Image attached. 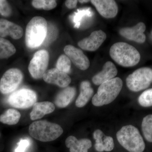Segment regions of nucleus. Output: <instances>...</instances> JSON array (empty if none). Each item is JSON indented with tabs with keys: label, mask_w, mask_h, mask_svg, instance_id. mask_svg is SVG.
I'll return each mask as SVG.
<instances>
[{
	"label": "nucleus",
	"mask_w": 152,
	"mask_h": 152,
	"mask_svg": "<svg viewBox=\"0 0 152 152\" xmlns=\"http://www.w3.org/2000/svg\"><path fill=\"white\" fill-rule=\"evenodd\" d=\"M80 95L76 101V106L77 107H84L92 96L94 91L91 83L88 81H84L81 83Z\"/></svg>",
	"instance_id": "obj_20"
},
{
	"label": "nucleus",
	"mask_w": 152,
	"mask_h": 152,
	"mask_svg": "<svg viewBox=\"0 0 152 152\" xmlns=\"http://www.w3.org/2000/svg\"><path fill=\"white\" fill-rule=\"evenodd\" d=\"M78 1L80 3H87L89 2V1H88V0H80Z\"/></svg>",
	"instance_id": "obj_33"
},
{
	"label": "nucleus",
	"mask_w": 152,
	"mask_h": 152,
	"mask_svg": "<svg viewBox=\"0 0 152 152\" xmlns=\"http://www.w3.org/2000/svg\"><path fill=\"white\" fill-rule=\"evenodd\" d=\"M118 70L113 62L107 61L104 64L102 70L93 77L92 81L95 85H100L104 82L115 78Z\"/></svg>",
	"instance_id": "obj_16"
},
{
	"label": "nucleus",
	"mask_w": 152,
	"mask_h": 152,
	"mask_svg": "<svg viewBox=\"0 0 152 152\" xmlns=\"http://www.w3.org/2000/svg\"><path fill=\"white\" fill-rule=\"evenodd\" d=\"M107 38L106 33L102 30L94 31L89 37L85 38L78 43L81 48L89 51H95L102 45Z\"/></svg>",
	"instance_id": "obj_11"
},
{
	"label": "nucleus",
	"mask_w": 152,
	"mask_h": 152,
	"mask_svg": "<svg viewBox=\"0 0 152 152\" xmlns=\"http://www.w3.org/2000/svg\"><path fill=\"white\" fill-rule=\"evenodd\" d=\"M49 54L45 50L36 52L28 66V71L34 78L39 79L43 77L48 65Z\"/></svg>",
	"instance_id": "obj_8"
},
{
	"label": "nucleus",
	"mask_w": 152,
	"mask_h": 152,
	"mask_svg": "<svg viewBox=\"0 0 152 152\" xmlns=\"http://www.w3.org/2000/svg\"><path fill=\"white\" fill-rule=\"evenodd\" d=\"M91 3L94 6L98 12L106 18H113L117 15L118 7L113 0H92Z\"/></svg>",
	"instance_id": "obj_14"
},
{
	"label": "nucleus",
	"mask_w": 152,
	"mask_h": 152,
	"mask_svg": "<svg viewBox=\"0 0 152 152\" xmlns=\"http://www.w3.org/2000/svg\"><path fill=\"white\" fill-rule=\"evenodd\" d=\"M21 71L16 68L8 70L3 75L0 80V92L7 94L14 91L23 80Z\"/></svg>",
	"instance_id": "obj_9"
},
{
	"label": "nucleus",
	"mask_w": 152,
	"mask_h": 152,
	"mask_svg": "<svg viewBox=\"0 0 152 152\" xmlns=\"http://www.w3.org/2000/svg\"><path fill=\"white\" fill-rule=\"evenodd\" d=\"M31 145V142L27 139H21L18 143L15 152H26Z\"/></svg>",
	"instance_id": "obj_28"
},
{
	"label": "nucleus",
	"mask_w": 152,
	"mask_h": 152,
	"mask_svg": "<svg viewBox=\"0 0 152 152\" xmlns=\"http://www.w3.org/2000/svg\"><path fill=\"white\" fill-rule=\"evenodd\" d=\"M110 54L116 63L125 67L136 66L141 58L140 53L134 47L122 42L116 43L112 46Z\"/></svg>",
	"instance_id": "obj_1"
},
{
	"label": "nucleus",
	"mask_w": 152,
	"mask_h": 152,
	"mask_svg": "<svg viewBox=\"0 0 152 152\" xmlns=\"http://www.w3.org/2000/svg\"><path fill=\"white\" fill-rule=\"evenodd\" d=\"M123 81L119 77H115L104 82L98 88L96 94L92 99L93 104L101 107L108 104L118 97L123 87Z\"/></svg>",
	"instance_id": "obj_4"
},
{
	"label": "nucleus",
	"mask_w": 152,
	"mask_h": 152,
	"mask_svg": "<svg viewBox=\"0 0 152 152\" xmlns=\"http://www.w3.org/2000/svg\"><path fill=\"white\" fill-rule=\"evenodd\" d=\"M78 2L77 0H67L66 1L65 5L68 8L72 9L76 7Z\"/></svg>",
	"instance_id": "obj_31"
},
{
	"label": "nucleus",
	"mask_w": 152,
	"mask_h": 152,
	"mask_svg": "<svg viewBox=\"0 0 152 152\" xmlns=\"http://www.w3.org/2000/svg\"><path fill=\"white\" fill-rule=\"evenodd\" d=\"M95 148L97 151L103 152L104 151V148L102 142L96 143L95 144Z\"/></svg>",
	"instance_id": "obj_32"
},
{
	"label": "nucleus",
	"mask_w": 152,
	"mask_h": 152,
	"mask_svg": "<svg viewBox=\"0 0 152 152\" xmlns=\"http://www.w3.org/2000/svg\"><path fill=\"white\" fill-rule=\"evenodd\" d=\"M36 93L32 90L23 88L11 94L8 102L10 105L19 109L29 108L36 103L37 100Z\"/></svg>",
	"instance_id": "obj_7"
},
{
	"label": "nucleus",
	"mask_w": 152,
	"mask_h": 152,
	"mask_svg": "<svg viewBox=\"0 0 152 152\" xmlns=\"http://www.w3.org/2000/svg\"><path fill=\"white\" fill-rule=\"evenodd\" d=\"M32 4L36 9L48 11L55 8L57 4L54 0H34L32 2Z\"/></svg>",
	"instance_id": "obj_25"
},
{
	"label": "nucleus",
	"mask_w": 152,
	"mask_h": 152,
	"mask_svg": "<svg viewBox=\"0 0 152 152\" xmlns=\"http://www.w3.org/2000/svg\"><path fill=\"white\" fill-rule=\"evenodd\" d=\"M118 142L129 152H143L145 142L137 129L131 125L124 126L117 133Z\"/></svg>",
	"instance_id": "obj_3"
},
{
	"label": "nucleus",
	"mask_w": 152,
	"mask_h": 152,
	"mask_svg": "<svg viewBox=\"0 0 152 152\" xmlns=\"http://www.w3.org/2000/svg\"><path fill=\"white\" fill-rule=\"evenodd\" d=\"M104 136V133L100 129L96 130L93 134V137L96 140V143L102 142V138Z\"/></svg>",
	"instance_id": "obj_30"
},
{
	"label": "nucleus",
	"mask_w": 152,
	"mask_h": 152,
	"mask_svg": "<svg viewBox=\"0 0 152 152\" xmlns=\"http://www.w3.org/2000/svg\"><path fill=\"white\" fill-rule=\"evenodd\" d=\"M104 151L110 152L113 150L115 147L114 140L112 137L110 136H105L103 140Z\"/></svg>",
	"instance_id": "obj_29"
},
{
	"label": "nucleus",
	"mask_w": 152,
	"mask_h": 152,
	"mask_svg": "<svg viewBox=\"0 0 152 152\" xmlns=\"http://www.w3.org/2000/svg\"><path fill=\"white\" fill-rule=\"evenodd\" d=\"M71 61L65 55L60 56L57 61L56 69L62 72L68 74L70 72Z\"/></svg>",
	"instance_id": "obj_24"
},
{
	"label": "nucleus",
	"mask_w": 152,
	"mask_h": 152,
	"mask_svg": "<svg viewBox=\"0 0 152 152\" xmlns=\"http://www.w3.org/2000/svg\"><path fill=\"white\" fill-rule=\"evenodd\" d=\"M142 129L145 139L152 142V114L144 118L142 123Z\"/></svg>",
	"instance_id": "obj_23"
},
{
	"label": "nucleus",
	"mask_w": 152,
	"mask_h": 152,
	"mask_svg": "<svg viewBox=\"0 0 152 152\" xmlns=\"http://www.w3.org/2000/svg\"><path fill=\"white\" fill-rule=\"evenodd\" d=\"M0 136H1V134H0Z\"/></svg>",
	"instance_id": "obj_35"
},
{
	"label": "nucleus",
	"mask_w": 152,
	"mask_h": 152,
	"mask_svg": "<svg viewBox=\"0 0 152 152\" xmlns=\"http://www.w3.org/2000/svg\"></svg>",
	"instance_id": "obj_34"
},
{
	"label": "nucleus",
	"mask_w": 152,
	"mask_h": 152,
	"mask_svg": "<svg viewBox=\"0 0 152 152\" xmlns=\"http://www.w3.org/2000/svg\"><path fill=\"white\" fill-rule=\"evenodd\" d=\"M152 69L148 67L137 69L126 80L128 88L133 92H139L147 88L152 82Z\"/></svg>",
	"instance_id": "obj_6"
},
{
	"label": "nucleus",
	"mask_w": 152,
	"mask_h": 152,
	"mask_svg": "<svg viewBox=\"0 0 152 152\" xmlns=\"http://www.w3.org/2000/svg\"><path fill=\"white\" fill-rule=\"evenodd\" d=\"M48 28L45 19L40 16L33 18L26 28L25 41L27 46L30 48L39 47L46 39Z\"/></svg>",
	"instance_id": "obj_2"
},
{
	"label": "nucleus",
	"mask_w": 152,
	"mask_h": 152,
	"mask_svg": "<svg viewBox=\"0 0 152 152\" xmlns=\"http://www.w3.org/2000/svg\"><path fill=\"white\" fill-rule=\"evenodd\" d=\"M145 30V25L140 22L132 27L122 28L120 30L119 33L124 38L142 44L145 41L146 36L144 34Z\"/></svg>",
	"instance_id": "obj_13"
},
{
	"label": "nucleus",
	"mask_w": 152,
	"mask_h": 152,
	"mask_svg": "<svg viewBox=\"0 0 152 152\" xmlns=\"http://www.w3.org/2000/svg\"><path fill=\"white\" fill-rule=\"evenodd\" d=\"M43 78L48 83L56 85L61 88H66L72 81L67 74L60 72L56 68L47 70Z\"/></svg>",
	"instance_id": "obj_12"
},
{
	"label": "nucleus",
	"mask_w": 152,
	"mask_h": 152,
	"mask_svg": "<svg viewBox=\"0 0 152 152\" xmlns=\"http://www.w3.org/2000/svg\"><path fill=\"white\" fill-rule=\"evenodd\" d=\"M12 13V8L8 2L4 0H0V14L3 16L8 17Z\"/></svg>",
	"instance_id": "obj_27"
},
{
	"label": "nucleus",
	"mask_w": 152,
	"mask_h": 152,
	"mask_svg": "<svg viewBox=\"0 0 152 152\" xmlns=\"http://www.w3.org/2000/svg\"><path fill=\"white\" fill-rule=\"evenodd\" d=\"M55 107L53 103L49 102H43L36 103L33 106L31 112L30 113L31 119H39L45 115L50 114L54 111Z\"/></svg>",
	"instance_id": "obj_18"
},
{
	"label": "nucleus",
	"mask_w": 152,
	"mask_h": 152,
	"mask_svg": "<svg viewBox=\"0 0 152 152\" xmlns=\"http://www.w3.org/2000/svg\"><path fill=\"white\" fill-rule=\"evenodd\" d=\"M138 102L141 106L145 107L152 106V88L144 91L138 98Z\"/></svg>",
	"instance_id": "obj_26"
},
{
	"label": "nucleus",
	"mask_w": 152,
	"mask_h": 152,
	"mask_svg": "<svg viewBox=\"0 0 152 152\" xmlns=\"http://www.w3.org/2000/svg\"><path fill=\"white\" fill-rule=\"evenodd\" d=\"M64 52L71 61L80 69L86 70L89 67V60L81 50L72 45H67L65 47Z\"/></svg>",
	"instance_id": "obj_10"
},
{
	"label": "nucleus",
	"mask_w": 152,
	"mask_h": 152,
	"mask_svg": "<svg viewBox=\"0 0 152 152\" xmlns=\"http://www.w3.org/2000/svg\"><path fill=\"white\" fill-rule=\"evenodd\" d=\"M65 144L70 152H88L92 147V142L88 139L78 140L75 137L70 136L66 139Z\"/></svg>",
	"instance_id": "obj_17"
},
{
	"label": "nucleus",
	"mask_w": 152,
	"mask_h": 152,
	"mask_svg": "<svg viewBox=\"0 0 152 152\" xmlns=\"http://www.w3.org/2000/svg\"><path fill=\"white\" fill-rule=\"evenodd\" d=\"M76 93V89L74 87L65 88L57 95L55 99V104L58 107H66L73 101Z\"/></svg>",
	"instance_id": "obj_19"
},
{
	"label": "nucleus",
	"mask_w": 152,
	"mask_h": 152,
	"mask_svg": "<svg viewBox=\"0 0 152 152\" xmlns=\"http://www.w3.org/2000/svg\"><path fill=\"white\" fill-rule=\"evenodd\" d=\"M20 112L13 109H10L0 115V122L9 125H15L20 118Z\"/></svg>",
	"instance_id": "obj_21"
},
{
	"label": "nucleus",
	"mask_w": 152,
	"mask_h": 152,
	"mask_svg": "<svg viewBox=\"0 0 152 152\" xmlns=\"http://www.w3.org/2000/svg\"><path fill=\"white\" fill-rule=\"evenodd\" d=\"M16 52V49L10 41L0 37V59L7 58Z\"/></svg>",
	"instance_id": "obj_22"
},
{
	"label": "nucleus",
	"mask_w": 152,
	"mask_h": 152,
	"mask_svg": "<svg viewBox=\"0 0 152 152\" xmlns=\"http://www.w3.org/2000/svg\"><path fill=\"white\" fill-rule=\"evenodd\" d=\"M23 30L21 27L5 19H0V37L10 36L14 39L23 37Z\"/></svg>",
	"instance_id": "obj_15"
},
{
	"label": "nucleus",
	"mask_w": 152,
	"mask_h": 152,
	"mask_svg": "<svg viewBox=\"0 0 152 152\" xmlns=\"http://www.w3.org/2000/svg\"><path fill=\"white\" fill-rule=\"evenodd\" d=\"M63 132L62 128L59 125L45 121L34 122L29 128L30 135L43 142L55 140L61 135Z\"/></svg>",
	"instance_id": "obj_5"
}]
</instances>
